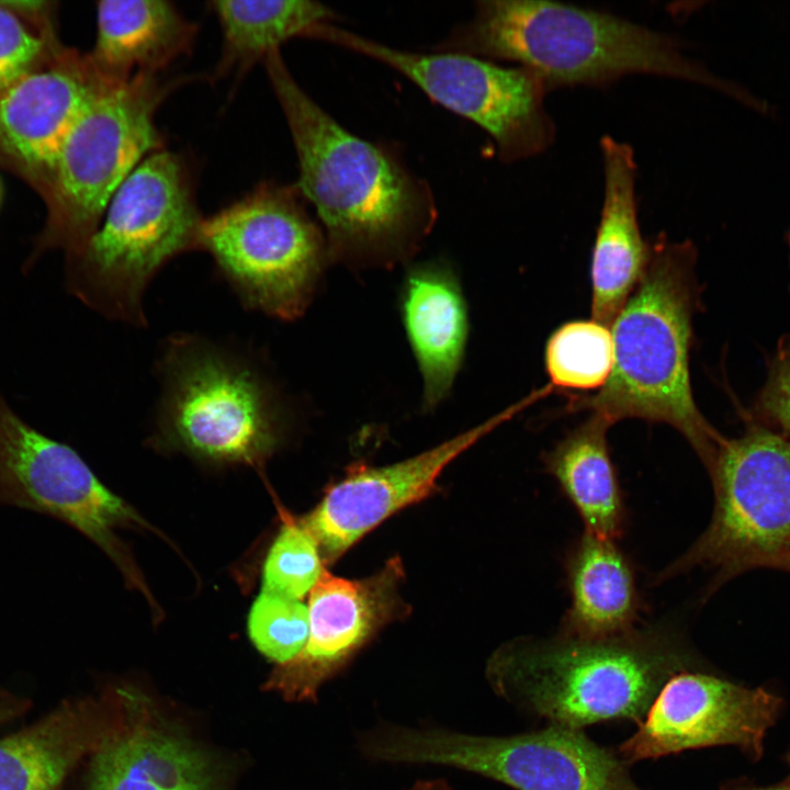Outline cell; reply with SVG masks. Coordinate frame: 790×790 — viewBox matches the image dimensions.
I'll list each match as a JSON object with an SVG mask.
<instances>
[{
    "instance_id": "cell-8",
    "label": "cell",
    "mask_w": 790,
    "mask_h": 790,
    "mask_svg": "<svg viewBox=\"0 0 790 790\" xmlns=\"http://www.w3.org/2000/svg\"><path fill=\"white\" fill-rule=\"evenodd\" d=\"M304 202L295 183L262 181L203 218L199 250L212 257L245 308L294 320L314 298L329 258Z\"/></svg>"
},
{
    "instance_id": "cell-30",
    "label": "cell",
    "mask_w": 790,
    "mask_h": 790,
    "mask_svg": "<svg viewBox=\"0 0 790 790\" xmlns=\"http://www.w3.org/2000/svg\"><path fill=\"white\" fill-rule=\"evenodd\" d=\"M26 707V701L0 699V725L23 713Z\"/></svg>"
},
{
    "instance_id": "cell-21",
    "label": "cell",
    "mask_w": 790,
    "mask_h": 790,
    "mask_svg": "<svg viewBox=\"0 0 790 790\" xmlns=\"http://www.w3.org/2000/svg\"><path fill=\"white\" fill-rule=\"evenodd\" d=\"M571 597L560 633L598 640L634 628L640 611L634 571L616 542L584 532L566 560Z\"/></svg>"
},
{
    "instance_id": "cell-12",
    "label": "cell",
    "mask_w": 790,
    "mask_h": 790,
    "mask_svg": "<svg viewBox=\"0 0 790 790\" xmlns=\"http://www.w3.org/2000/svg\"><path fill=\"white\" fill-rule=\"evenodd\" d=\"M0 505L49 516L97 544L139 590L159 617V607L132 553L117 537L122 528L151 529L125 500L108 489L80 454L25 421L0 394Z\"/></svg>"
},
{
    "instance_id": "cell-33",
    "label": "cell",
    "mask_w": 790,
    "mask_h": 790,
    "mask_svg": "<svg viewBox=\"0 0 790 790\" xmlns=\"http://www.w3.org/2000/svg\"><path fill=\"white\" fill-rule=\"evenodd\" d=\"M3 199H4V187H3L2 179L0 177V210L3 204Z\"/></svg>"
},
{
    "instance_id": "cell-1",
    "label": "cell",
    "mask_w": 790,
    "mask_h": 790,
    "mask_svg": "<svg viewBox=\"0 0 790 790\" xmlns=\"http://www.w3.org/2000/svg\"><path fill=\"white\" fill-rule=\"evenodd\" d=\"M263 64L295 147V185L324 226L329 261L391 268L409 260L437 219L429 184L394 148L353 135L325 112L280 49Z\"/></svg>"
},
{
    "instance_id": "cell-15",
    "label": "cell",
    "mask_w": 790,
    "mask_h": 790,
    "mask_svg": "<svg viewBox=\"0 0 790 790\" xmlns=\"http://www.w3.org/2000/svg\"><path fill=\"white\" fill-rule=\"evenodd\" d=\"M545 396V387L533 390L474 428L403 461L384 466H350L301 519L315 538L324 564L335 563L384 520L436 493L439 476L453 460Z\"/></svg>"
},
{
    "instance_id": "cell-6",
    "label": "cell",
    "mask_w": 790,
    "mask_h": 790,
    "mask_svg": "<svg viewBox=\"0 0 790 790\" xmlns=\"http://www.w3.org/2000/svg\"><path fill=\"white\" fill-rule=\"evenodd\" d=\"M155 440L199 460L261 465L282 443L281 397L251 353L199 334H174L156 361Z\"/></svg>"
},
{
    "instance_id": "cell-20",
    "label": "cell",
    "mask_w": 790,
    "mask_h": 790,
    "mask_svg": "<svg viewBox=\"0 0 790 790\" xmlns=\"http://www.w3.org/2000/svg\"><path fill=\"white\" fill-rule=\"evenodd\" d=\"M402 314L422 379V406L431 410L453 386L469 335L466 304L452 269L440 262L411 267L403 285Z\"/></svg>"
},
{
    "instance_id": "cell-13",
    "label": "cell",
    "mask_w": 790,
    "mask_h": 790,
    "mask_svg": "<svg viewBox=\"0 0 790 790\" xmlns=\"http://www.w3.org/2000/svg\"><path fill=\"white\" fill-rule=\"evenodd\" d=\"M781 703L764 688L684 670L664 684L637 730L617 752L628 765L712 746H735L757 759Z\"/></svg>"
},
{
    "instance_id": "cell-22",
    "label": "cell",
    "mask_w": 790,
    "mask_h": 790,
    "mask_svg": "<svg viewBox=\"0 0 790 790\" xmlns=\"http://www.w3.org/2000/svg\"><path fill=\"white\" fill-rule=\"evenodd\" d=\"M109 724L95 703L66 702L0 738V790H58L75 765L97 748Z\"/></svg>"
},
{
    "instance_id": "cell-7",
    "label": "cell",
    "mask_w": 790,
    "mask_h": 790,
    "mask_svg": "<svg viewBox=\"0 0 790 790\" xmlns=\"http://www.w3.org/2000/svg\"><path fill=\"white\" fill-rule=\"evenodd\" d=\"M194 75H137L103 87L65 139L45 195L44 226L23 263L30 271L48 251H78L99 227L112 196L149 154L165 148L156 114Z\"/></svg>"
},
{
    "instance_id": "cell-31",
    "label": "cell",
    "mask_w": 790,
    "mask_h": 790,
    "mask_svg": "<svg viewBox=\"0 0 790 790\" xmlns=\"http://www.w3.org/2000/svg\"><path fill=\"white\" fill-rule=\"evenodd\" d=\"M407 790H452L444 779L419 780Z\"/></svg>"
},
{
    "instance_id": "cell-34",
    "label": "cell",
    "mask_w": 790,
    "mask_h": 790,
    "mask_svg": "<svg viewBox=\"0 0 790 790\" xmlns=\"http://www.w3.org/2000/svg\"><path fill=\"white\" fill-rule=\"evenodd\" d=\"M786 759H787V764H788L789 769H790V749H789V752H788V754H787V756H786ZM785 783L790 788V774H789L788 779L785 781Z\"/></svg>"
},
{
    "instance_id": "cell-25",
    "label": "cell",
    "mask_w": 790,
    "mask_h": 790,
    "mask_svg": "<svg viewBox=\"0 0 790 790\" xmlns=\"http://www.w3.org/2000/svg\"><path fill=\"white\" fill-rule=\"evenodd\" d=\"M66 47L55 2L0 0V93Z\"/></svg>"
},
{
    "instance_id": "cell-27",
    "label": "cell",
    "mask_w": 790,
    "mask_h": 790,
    "mask_svg": "<svg viewBox=\"0 0 790 790\" xmlns=\"http://www.w3.org/2000/svg\"><path fill=\"white\" fill-rule=\"evenodd\" d=\"M324 571L320 550L311 531L301 519L286 518L266 556L262 590L301 600Z\"/></svg>"
},
{
    "instance_id": "cell-23",
    "label": "cell",
    "mask_w": 790,
    "mask_h": 790,
    "mask_svg": "<svg viewBox=\"0 0 790 790\" xmlns=\"http://www.w3.org/2000/svg\"><path fill=\"white\" fill-rule=\"evenodd\" d=\"M612 425L590 413L545 452V471L557 482L585 524V531L616 541L624 527V505L610 458L607 432Z\"/></svg>"
},
{
    "instance_id": "cell-4",
    "label": "cell",
    "mask_w": 790,
    "mask_h": 790,
    "mask_svg": "<svg viewBox=\"0 0 790 790\" xmlns=\"http://www.w3.org/2000/svg\"><path fill=\"white\" fill-rule=\"evenodd\" d=\"M692 666L676 625L663 622L608 639L557 632L511 640L492 654L485 675L516 708L582 730L614 720L639 724L664 684Z\"/></svg>"
},
{
    "instance_id": "cell-17",
    "label": "cell",
    "mask_w": 790,
    "mask_h": 790,
    "mask_svg": "<svg viewBox=\"0 0 790 790\" xmlns=\"http://www.w3.org/2000/svg\"><path fill=\"white\" fill-rule=\"evenodd\" d=\"M119 697L117 720L92 752L88 790H223L210 754L168 727L139 693Z\"/></svg>"
},
{
    "instance_id": "cell-28",
    "label": "cell",
    "mask_w": 790,
    "mask_h": 790,
    "mask_svg": "<svg viewBox=\"0 0 790 790\" xmlns=\"http://www.w3.org/2000/svg\"><path fill=\"white\" fill-rule=\"evenodd\" d=\"M308 607L292 599L261 590L248 614V635L268 659L283 665L304 648L308 636Z\"/></svg>"
},
{
    "instance_id": "cell-19",
    "label": "cell",
    "mask_w": 790,
    "mask_h": 790,
    "mask_svg": "<svg viewBox=\"0 0 790 790\" xmlns=\"http://www.w3.org/2000/svg\"><path fill=\"white\" fill-rule=\"evenodd\" d=\"M198 25L170 1H100L97 34L86 53L98 77L119 87L137 75H159L177 59L190 55Z\"/></svg>"
},
{
    "instance_id": "cell-16",
    "label": "cell",
    "mask_w": 790,
    "mask_h": 790,
    "mask_svg": "<svg viewBox=\"0 0 790 790\" xmlns=\"http://www.w3.org/2000/svg\"><path fill=\"white\" fill-rule=\"evenodd\" d=\"M105 84L86 53L66 47L0 93V169L41 198L71 128Z\"/></svg>"
},
{
    "instance_id": "cell-18",
    "label": "cell",
    "mask_w": 790,
    "mask_h": 790,
    "mask_svg": "<svg viewBox=\"0 0 790 790\" xmlns=\"http://www.w3.org/2000/svg\"><path fill=\"white\" fill-rule=\"evenodd\" d=\"M603 201L591 253V318L611 326L639 284L651 255L637 218L633 148L600 139Z\"/></svg>"
},
{
    "instance_id": "cell-11",
    "label": "cell",
    "mask_w": 790,
    "mask_h": 790,
    "mask_svg": "<svg viewBox=\"0 0 790 790\" xmlns=\"http://www.w3.org/2000/svg\"><path fill=\"white\" fill-rule=\"evenodd\" d=\"M307 38L353 50L402 74L431 100L487 132L505 162L535 156L554 142L555 124L544 105L548 90L523 67L459 53L400 50L330 23L315 26Z\"/></svg>"
},
{
    "instance_id": "cell-32",
    "label": "cell",
    "mask_w": 790,
    "mask_h": 790,
    "mask_svg": "<svg viewBox=\"0 0 790 790\" xmlns=\"http://www.w3.org/2000/svg\"><path fill=\"white\" fill-rule=\"evenodd\" d=\"M723 790H790V788L783 782L780 785L769 786V787L736 785V786H730Z\"/></svg>"
},
{
    "instance_id": "cell-24",
    "label": "cell",
    "mask_w": 790,
    "mask_h": 790,
    "mask_svg": "<svg viewBox=\"0 0 790 790\" xmlns=\"http://www.w3.org/2000/svg\"><path fill=\"white\" fill-rule=\"evenodd\" d=\"M208 5L222 32L211 79L232 76L236 83L289 40L306 37L316 25L336 19L330 8L309 0H217Z\"/></svg>"
},
{
    "instance_id": "cell-36",
    "label": "cell",
    "mask_w": 790,
    "mask_h": 790,
    "mask_svg": "<svg viewBox=\"0 0 790 790\" xmlns=\"http://www.w3.org/2000/svg\"><path fill=\"white\" fill-rule=\"evenodd\" d=\"M3 698H8V696H7V695H3L2 691H1V689H0V699H3Z\"/></svg>"
},
{
    "instance_id": "cell-35",
    "label": "cell",
    "mask_w": 790,
    "mask_h": 790,
    "mask_svg": "<svg viewBox=\"0 0 790 790\" xmlns=\"http://www.w3.org/2000/svg\"><path fill=\"white\" fill-rule=\"evenodd\" d=\"M787 238H788V245H789V260H790V230H789Z\"/></svg>"
},
{
    "instance_id": "cell-9",
    "label": "cell",
    "mask_w": 790,
    "mask_h": 790,
    "mask_svg": "<svg viewBox=\"0 0 790 790\" xmlns=\"http://www.w3.org/2000/svg\"><path fill=\"white\" fill-rule=\"evenodd\" d=\"M358 748L373 763L445 766L516 790H640L618 752L553 724L508 736L381 724L360 734Z\"/></svg>"
},
{
    "instance_id": "cell-14",
    "label": "cell",
    "mask_w": 790,
    "mask_h": 790,
    "mask_svg": "<svg viewBox=\"0 0 790 790\" xmlns=\"http://www.w3.org/2000/svg\"><path fill=\"white\" fill-rule=\"evenodd\" d=\"M405 569L394 556L372 575L348 579L323 572L308 600V636L292 661L273 668L263 685L290 702H317L324 684L340 674L387 624L404 619Z\"/></svg>"
},
{
    "instance_id": "cell-26",
    "label": "cell",
    "mask_w": 790,
    "mask_h": 790,
    "mask_svg": "<svg viewBox=\"0 0 790 790\" xmlns=\"http://www.w3.org/2000/svg\"><path fill=\"white\" fill-rule=\"evenodd\" d=\"M613 361L611 330L592 318L561 325L545 345V370L554 390H600L611 374Z\"/></svg>"
},
{
    "instance_id": "cell-3",
    "label": "cell",
    "mask_w": 790,
    "mask_h": 790,
    "mask_svg": "<svg viewBox=\"0 0 790 790\" xmlns=\"http://www.w3.org/2000/svg\"><path fill=\"white\" fill-rule=\"evenodd\" d=\"M697 251L665 236L651 244L646 269L611 324L614 361L591 396H569L567 410L587 409L611 425L627 418L679 431L711 472L725 439L699 410L690 382L693 315L700 289Z\"/></svg>"
},
{
    "instance_id": "cell-5",
    "label": "cell",
    "mask_w": 790,
    "mask_h": 790,
    "mask_svg": "<svg viewBox=\"0 0 790 790\" xmlns=\"http://www.w3.org/2000/svg\"><path fill=\"white\" fill-rule=\"evenodd\" d=\"M203 218L190 160L166 147L149 154L116 190L93 235L65 256L66 290L105 318L146 326L149 283L177 256L199 250Z\"/></svg>"
},
{
    "instance_id": "cell-10",
    "label": "cell",
    "mask_w": 790,
    "mask_h": 790,
    "mask_svg": "<svg viewBox=\"0 0 790 790\" xmlns=\"http://www.w3.org/2000/svg\"><path fill=\"white\" fill-rule=\"evenodd\" d=\"M709 474L714 508L708 528L654 578L659 584L704 567L713 571L708 596L744 572L790 560V438L752 426L725 439Z\"/></svg>"
},
{
    "instance_id": "cell-2",
    "label": "cell",
    "mask_w": 790,
    "mask_h": 790,
    "mask_svg": "<svg viewBox=\"0 0 790 790\" xmlns=\"http://www.w3.org/2000/svg\"><path fill=\"white\" fill-rule=\"evenodd\" d=\"M435 49L517 63L548 91L601 87L630 74H651L706 84L754 104L744 90L687 57L676 37L607 11L564 2L478 1L474 16Z\"/></svg>"
},
{
    "instance_id": "cell-29",
    "label": "cell",
    "mask_w": 790,
    "mask_h": 790,
    "mask_svg": "<svg viewBox=\"0 0 790 790\" xmlns=\"http://www.w3.org/2000/svg\"><path fill=\"white\" fill-rule=\"evenodd\" d=\"M754 411L763 426L790 438V340L779 343Z\"/></svg>"
}]
</instances>
